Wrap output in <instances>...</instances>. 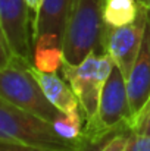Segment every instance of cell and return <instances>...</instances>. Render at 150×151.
Returning a JSON list of instances; mask_svg holds the SVG:
<instances>
[{
  "label": "cell",
  "instance_id": "1",
  "mask_svg": "<svg viewBox=\"0 0 150 151\" xmlns=\"http://www.w3.org/2000/svg\"><path fill=\"white\" fill-rule=\"evenodd\" d=\"M104 0H74L63 34V59L83 62L90 53H104Z\"/></svg>",
  "mask_w": 150,
  "mask_h": 151
},
{
  "label": "cell",
  "instance_id": "2",
  "mask_svg": "<svg viewBox=\"0 0 150 151\" xmlns=\"http://www.w3.org/2000/svg\"><path fill=\"white\" fill-rule=\"evenodd\" d=\"M0 142L27 144L60 151H81L83 145L63 139L49 122L0 99Z\"/></svg>",
  "mask_w": 150,
  "mask_h": 151
},
{
  "label": "cell",
  "instance_id": "3",
  "mask_svg": "<svg viewBox=\"0 0 150 151\" xmlns=\"http://www.w3.org/2000/svg\"><path fill=\"white\" fill-rule=\"evenodd\" d=\"M112 66L113 62L106 51H93L77 65L69 63L65 59L62 62V73L74 90L80 103V109L84 114V129L90 128L96 120L100 94L112 70Z\"/></svg>",
  "mask_w": 150,
  "mask_h": 151
},
{
  "label": "cell",
  "instance_id": "4",
  "mask_svg": "<svg viewBox=\"0 0 150 151\" xmlns=\"http://www.w3.org/2000/svg\"><path fill=\"white\" fill-rule=\"evenodd\" d=\"M30 65L33 63L15 57L10 65L0 69V99L51 125L62 111L46 99Z\"/></svg>",
  "mask_w": 150,
  "mask_h": 151
},
{
  "label": "cell",
  "instance_id": "5",
  "mask_svg": "<svg viewBox=\"0 0 150 151\" xmlns=\"http://www.w3.org/2000/svg\"><path fill=\"white\" fill-rule=\"evenodd\" d=\"M130 119L131 109L128 101L127 78L113 63L107 81L100 94L96 120L90 128L84 129V139L96 142L110 132L125 131Z\"/></svg>",
  "mask_w": 150,
  "mask_h": 151
},
{
  "label": "cell",
  "instance_id": "6",
  "mask_svg": "<svg viewBox=\"0 0 150 151\" xmlns=\"http://www.w3.org/2000/svg\"><path fill=\"white\" fill-rule=\"evenodd\" d=\"M149 19V7L146 4L140 6L138 16L134 22L122 27H107L104 31L103 47L110 56L112 62L121 69L127 78L143 43L146 25Z\"/></svg>",
  "mask_w": 150,
  "mask_h": 151
},
{
  "label": "cell",
  "instance_id": "7",
  "mask_svg": "<svg viewBox=\"0 0 150 151\" xmlns=\"http://www.w3.org/2000/svg\"><path fill=\"white\" fill-rule=\"evenodd\" d=\"M0 25L13 56L33 63L31 13L27 0H0Z\"/></svg>",
  "mask_w": 150,
  "mask_h": 151
},
{
  "label": "cell",
  "instance_id": "8",
  "mask_svg": "<svg viewBox=\"0 0 150 151\" xmlns=\"http://www.w3.org/2000/svg\"><path fill=\"white\" fill-rule=\"evenodd\" d=\"M127 90L133 116L150 99V15L138 56L127 76Z\"/></svg>",
  "mask_w": 150,
  "mask_h": 151
},
{
  "label": "cell",
  "instance_id": "9",
  "mask_svg": "<svg viewBox=\"0 0 150 151\" xmlns=\"http://www.w3.org/2000/svg\"><path fill=\"white\" fill-rule=\"evenodd\" d=\"M74 0H43L31 22L33 40L41 34H54L63 41V34Z\"/></svg>",
  "mask_w": 150,
  "mask_h": 151
},
{
  "label": "cell",
  "instance_id": "10",
  "mask_svg": "<svg viewBox=\"0 0 150 151\" xmlns=\"http://www.w3.org/2000/svg\"><path fill=\"white\" fill-rule=\"evenodd\" d=\"M30 70L36 81L38 82L43 94L46 99L62 113H69L74 109L80 107L78 99L68 84V81H63L57 72H43L30 65Z\"/></svg>",
  "mask_w": 150,
  "mask_h": 151
},
{
  "label": "cell",
  "instance_id": "11",
  "mask_svg": "<svg viewBox=\"0 0 150 151\" xmlns=\"http://www.w3.org/2000/svg\"><path fill=\"white\" fill-rule=\"evenodd\" d=\"M63 62V41L54 34L33 40V66L43 72H57Z\"/></svg>",
  "mask_w": 150,
  "mask_h": 151
},
{
  "label": "cell",
  "instance_id": "12",
  "mask_svg": "<svg viewBox=\"0 0 150 151\" xmlns=\"http://www.w3.org/2000/svg\"><path fill=\"white\" fill-rule=\"evenodd\" d=\"M141 3L137 0H104L103 16L107 27H122L136 21Z\"/></svg>",
  "mask_w": 150,
  "mask_h": 151
},
{
  "label": "cell",
  "instance_id": "13",
  "mask_svg": "<svg viewBox=\"0 0 150 151\" xmlns=\"http://www.w3.org/2000/svg\"><path fill=\"white\" fill-rule=\"evenodd\" d=\"M84 114L81 109H74L69 113H62L53 123V129L59 137H62L66 141L77 142L83 145L84 141V125H83Z\"/></svg>",
  "mask_w": 150,
  "mask_h": 151
},
{
  "label": "cell",
  "instance_id": "14",
  "mask_svg": "<svg viewBox=\"0 0 150 151\" xmlns=\"http://www.w3.org/2000/svg\"><path fill=\"white\" fill-rule=\"evenodd\" d=\"M125 132L150 137V99L136 114L131 116L127 123Z\"/></svg>",
  "mask_w": 150,
  "mask_h": 151
},
{
  "label": "cell",
  "instance_id": "15",
  "mask_svg": "<svg viewBox=\"0 0 150 151\" xmlns=\"http://www.w3.org/2000/svg\"><path fill=\"white\" fill-rule=\"evenodd\" d=\"M127 144H128V132L121 131L115 134V137L110 138L99 151H127Z\"/></svg>",
  "mask_w": 150,
  "mask_h": 151
},
{
  "label": "cell",
  "instance_id": "16",
  "mask_svg": "<svg viewBox=\"0 0 150 151\" xmlns=\"http://www.w3.org/2000/svg\"><path fill=\"white\" fill-rule=\"evenodd\" d=\"M127 151H150V137L136 135L128 132Z\"/></svg>",
  "mask_w": 150,
  "mask_h": 151
},
{
  "label": "cell",
  "instance_id": "17",
  "mask_svg": "<svg viewBox=\"0 0 150 151\" xmlns=\"http://www.w3.org/2000/svg\"><path fill=\"white\" fill-rule=\"evenodd\" d=\"M13 59H15V56L10 50V46L7 43L6 35H4V31H3V28L0 25V69L10 65L13 62Z\"/></svg>",
  "mask_w": 150,
  "mask_h": 151
},
{
  "label": "cell",
  "instance_id": "18",
  "mask_svg": "<svg viewBox=\"0 0 150 151\" xmlns=\"http://www.w3.org/2000/svg\"><path fill=\"white\" fill-rule=\"evenodd\" d=\"M0 151H60L41 148L36 145H27V144H13V142H0Z\"/></svg>",
  "mask_w": 150,
  "mask_h": 151
},
{
  "label": "cell",
  "instance_id": "19",
  "mask_svg": "<svg viewBox=\"0 0 150 151\" xmlns=\"http://www.w3.org/2000/svg\"><path fill=\"white\" fill-rule=\"evenodd\" d=\"M41 3H43V0H27V4H28V9H30V13H31V22L36 18V15L38 13Z\"/></svg>",
  "mask_w": 150,
  "mask_h": 151
},
{
  "label": "cell",
  "instance_id": "20",
  "mask_svg": "<svg viewBox=\"0 0 150 151\" xmlns=\"http://www.w3.org/2000/svg\"><path fill=\"white\" fill-rule=\"evenodd\" d=\"M138 3H141V4H146L147 6V0H137Z\"/></svg>",
  "mask_w": 150,
  "mask_h": 151
},
{
  "label": "cell",
  "instance_id": "21",
  "mask_svg": "<svg viewBox=\"0 0 150 151\" xmlns=\"http://www.w3.org/2000/svg\"><path fill=\"white\" fill-rule=\"evenodd\" d=\"M147 7H149V15H150V0H147Z\"/></svg>",
  "mask_w": 150,
  "mask_h": 151
}]
</instances>
